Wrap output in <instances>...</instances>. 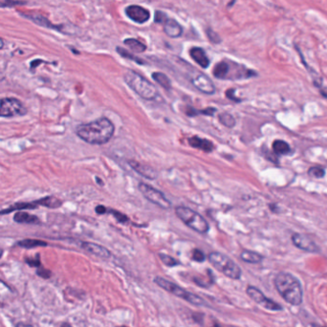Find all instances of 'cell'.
I'll return each mask as SVG.
<instances>
[{"instance_id":"cell-2","label":"cell","mask_w":327,"mask_h":327,"mask_svg":"<svg viewBox=\"0 0 327 327\" xmlns=\"http://www.w3.org/2000/svg\"><path fill=\"white\" fill-rule=\"evenodd\" d=\"M276 291L283 299L294 306L300 305L303 299L302 286L299 280L290 273H279L275 277Z\"/></svg>"},{"instance_id":"cell-22","label":"cell","mask_w":327,"mask_h":327,"mask_svg":"<svg viewBox=\"0 0 327 327\" xmlns=\"http://www.w3.org/2000/svg\"><path fill=\"white\" fill-rule=\"evenodd\" d=\"M240 258L243 261L247 262V263H251V264H257L262 261L263 257L261 255H259L258 253L253 252V251H243L241 253Z\"/></svg>"},{"instance_id":"cell-32","label":"cell","mask_w":327,"mask_h":327,"mask_svg":"<svg viewBox=\"0 0 327 327\" xmlns=\"http://www.w3.org/2000/svg\"><path fill=\"white\" fill-rule=\"evenodd\" d=\"M207 34H208V39H209L212 43L217 44V43H220V42H221V38H220V36L216 34L215 32H213L211 29H208V30H207Z\"/></svg>"},{"instance_id":"cell-11","label":"cell","mask_w":327,"mask_h":327,"mask_svg":"<svg viewBox=\"0 0 327 327\" xmlns=\"http://www.w3.org/2000/svg\"><path fill=\"white\" fill-rule=\"evenodd\" d=\"M292 242L297 248H298L302 251H305L308 253H319L320 252L319 246L305 235L298 234V233L293 234Z\"/></svg>"},{"instance_id":"cell-40","label":"cell","mask_w":327,"mask_h":327,"mask_svg":"<svg viewBox=\"0 0 327 327\" xmlns=\"http://www.w3.org/2000/svg\"><path fill=\"white\" fill-rule=\"evenodd\" d=\"M320 92H321V94H322V95H323L325 98H327V90H325V89L321 88Z\"/></svg>"},{"instance_id":"cell-41","label":"cell","mask_w":327,"mask_h":327,"mask_svg":"<svg viewBox=\"0 0 327 327\" xmlns=\"http://www.w3.org/2000/svg\"><path fill=\"white\" fill-rule=\"evenodd\" d=\"M17 327H33L32 326H29V325H24V324H18Z\"/></svg>"},{"instance_id":"cell-21","label":"cell","mask_w":327,"mask_h":327,"mask_svg":"<svg viewBox=\"0 0 327 327\" xmlns=\"http://www.w3.org/2000/svg\"><path fill=\"white\" fill-rule=\"evenodd\" d=\"M34 202L38 206L47 207V208H59L62 205L61 200L58 199L55 196H47V197L41 198L39 200H36Z\"/></svg>"},{"instance_id":"cell-6","label":"cell","mask_w":327,"mask_h":327,"mask_svg":"<svg viewBox=\"0 0 327 327\" xmlns=\"http://www.w3.org/2000/svg\"><path fill=\"white\" fill-rule=\"evenodd\" d=\"M175 213L189 228L199 234H206L209 229L206 219L189 208L177 207L175 208Z\"/></svg>"},{"instance_id":"cell-44","label":"cell","mask_w":327,"mask_h":327,"mask_svg":"<svg viewBox=\"0 0 327 327\" xmlns=\"http://www.w3.org/2000/svg\"><path fill=\"white\" fill-rule=\"evenodd\" d=\"M218 327V326H215V327Z\"/></svg>"},{"instance_id":"cell-28","label":"cell","mask_w":327,"mask_h":327,"mask_svg":"<svg viewBox=\"0 0 327 327\" xmlns=\"http://www.w3.org/2000/svg\"><path fill=\"white\" fill-rule=\"evenodd\" d=\"M20 247L26 248V249H33L35 247L39 246H46L47 243L44 241L36 240V239H25V240L19 241L17 243Z\"/></svg>"},{"instance_id":"cell-39","label":"cell","mask_w":327,"mask_h":327,"mask_svg":"<svg viewBox=\"0 0 327 327\" xmlns=\"http://www.w3.org/2000/svg\"><path fill=\"white\" fill-rule=\"evenodd\" d=\"M27 262H28V264H30V265H32V266H37V265H39V259H38V257L35 258L34 260H33V259L27 260Z\"/></svg>"},{"instance_id":"cell-30","label":"cell","mask_w":327,"mask_h":327,"mask_svg":"<svg viewBox=\"0 0 327 327\" xmlns=\"http://www.w3.org/2000/svg\"><path fill=\"white\" fill-rule=\"evenodd\" d=\"M159 258H161L162 262L165 265H167L169 267H174V266H177L179 264V261H177L175 258H172L171 256L165 255V254H160Z\"/></svg>"},{"instance_id":"cell-5","label":"cell","mask_w":327,"mask_h":327,"mask_svg":"<svg viewBox=\"0 0 327 327\" xmlns=\"http://www.w3.org/2000/svg\"><path fill=\"white\" fill-rule=\"evenodd\" d=\"M210 264L220 273L232 279H239L241 277L240 267L231 258L218 252H212L208 255Z\"/></svg>"},{"instance_id":"cell-25","label":"cell","mask_w":327,"mask_h":327,"mask_svg":"<svg viewBox=\"0 0 327 327\" xmlns=\"http://www.w3.org/2000/svg\"><path fill=\"white\" fill-rule=\"evenodd\" d=\"M123 43L134 53H143L147 50V46L135 38H127L123 41Z\"/></svg>"},{"instance_id":"cell-45","label":"cell","mask_w":327,"mask_h":327,"mask_svg":"<svg viewBox=\"0 0 327 327\" xmlns=\"http://www.w3.org/2000/svg\"></svg>"},{"instance_id":"cell-35","label":"cell","mask_w":327,"mask_h":327,"mask_svg":"<svg viewBox=\"0 0 327 327\" xmlns=\"http://www.w3.org/2000/svg\"><path fill=\"white\" fill-rule=\"evenodd\" d=\"M112 214L115 216V218L120 222V223H125L128 221V217L122 213H120L119 211H115V210H111Z\"/></svg>"},{"instance_id":"cell-43","label":"cell","mask_w":327,"mask_h":327,"mask_svg":"<svg viewBox=\"0 0 327 327\" xmlns=\"http://www.w3.org/2000/svg\"><path fill=\"white\" fill-rule=\"evenodd\" d=\"M2 256H3V250L0 249V258H2Z\"/></svg>"},{"instance_id":"cell-13","label":"cell","mask_w":327,"mask_h":327,"mask_svg":"<svg viewBox=\"0 0 327 327\" xmlns=\"http://www.w3.org/2000/svg\"><path fill=\"white\" fill-rule=\"evenodd\" d=\"M129 166L135 171V172L139 173L140 175H142L143 177L149 179V180H154L155 178L157 177V173L156 171L152 167L146 165V164H142L137 161L134 160H130L128 161Z\"/></svg>"},{"instance_id":"cell-38","label":"cell","mask_w":327,"mask_h":327,"mask_svg":"<svg viewBox=\"0 0 327 327\" xmlns=\"http://www.w3.org/2000/svg\"><path fill=\"white\" fill-rule=\"evenodd\" d=\"M95 210H96V212L99 213V214H103V213H105V212L107 211V210H106V208L102 206V205H99V206L96 207Z\"/></svg>"},{"instance_id":"cell-14","label":"cell","mask_w":327,"mask_h":327,"mask_svg":"<svg viewBox=\"0 0 327 327\" xmlns=\"http://www.w3.org/2000/svg\"><path fill=\"white\" fill-rule=\"evenodd\" d=\"M82 248L84 250H86V252H88L91 255H94L98 258H110L111 254L110 252L103 246H101L99 244L96 243H92V242H83L82 243Z\"/></svg>"},{"instance_id":"cell-34","label":"cell","mask_w":327,"mask_h":327,"mask_svg":"<svg viewBox=\"0 0 327 327\" xmlns=\"http://www.w3.org/2000/svg\"><path fill=\"white\" fill-rule=\"evenodd\" d=\"M192 259L197 261V262H203L205 260V255L202 251L196 249L193 251V254H192Z\"/></svg>"},{"instance_id":"cell-24","label":"cell","mask_w":327,"mask_h":327,"mask_svg":"<svg viewBox=\"0 0 327 327\" xmlns=\"http://www.w3.org/2000/svg\"><path fill=\"white\" fill-rule=\"evenodd\" d=\"M38 205H36L35 202H32V203H25V202H19L17 203L13 206L5 208L3 210L0 211V214H5V213H10L14 210H21V209H34Z\"/></svg>"},{"instance_id":"cell-17","label":"cell","mask_w":327,"mask_h":327,"mask_svg":"<svg viewBox=\"0 0 327 327\" xmlns=\"http://www.w3.org/2000/svg\"><path fill=\"white\" fill-rule=\"evenodd\" d=\"M189 144L192 148L203 150L205 152H210L214 149V146L210 141H208L207 139H202L198 136L189 138Z\"/></svg>"},{"instance_id":"cell-46","label":"cell","mask_w":327,"mask_h":327,"mask_svg":"<svg viewBox=\"0 0 327 327\" xmlns=\"http://www.w3.org/2000/svg\"></svg>"},{"instance_id":"cell-4","label":"cell","mask_w":327,"mask_h":327,"mask_svg":"<svg viewBox=\"0 0 327 327\" xmlns=\"http://www.w3.org/2000/svg\"><path fill=\"white\" fill-rule=\"evenodd\" d=\"M154 282L159 287L163 288L167 292L171 293L173 296L178 297L193 305H197V306H207L208 305L206 300L204 298H202L201 297H199L193 293L186 291L184 288L178 286L177 284L173 283L164 277L156 276L154 278Z\"/></svg>"},{"instance_id":"cell-1","label":"cell","mask_w":327,"mask_h":327,"mask_svg":"<svg viewBox=\"0 0 327 327\" xmlns=\"http://www.w3.org/2000/svg\"><path fill=\"white\" fill-rule=\"evenodd\" d=\"M115 127L107 118H100L78 126L76 133L82 140L91 145L106 144L114 134Z\"/></svg>"},{"instance_id":"cell-42","label":"cell","mask_w":327,"mask_h":327,"mask_svg":"<svg viewBox=\"0 0 327 327\" xmlns=\"http://www.w3.org/2000/svg\"><path fill=\"white\" fill-rule=\"evenodd\" d=\"M3 46H4V42H3L2 38L0 37V49H2V48H3Z\"/></svg>"},{"instance_id":"cell-8","label":"cell","mask_w":327,"mask_h":327,"mask_svg":"<svg viewBox=\"0 0 327 327\" xmlns=\"http://www.w3.org/2000/svg\"><path fill=\"white\" fill-rule=\"evenodd\" d=\"M139 189L143 193L145 198L148 199L152 204L160 207L161 208H164V209L171 208V207H172L171 201L160 190L154 189L153 187H151L146 183H143V182L139 184Z\"/></svg>"},{"instance_id":"cell-33","label":"cell","mask_w":327,"mask_h":327,"mask_svg":"<svg viewBox=\"0 0 327 327\" xmlns=\"http://www.w3.org/2000/svg\"><path fill=\"white\" fill-rule=\"evenodd\" d=\"M169 19V17H167V15L161 11H157L155 13V22L159 23V24H164L167 20Z\"/></svg>"},{"instance_id":"cell-9","label":"cell","mask_w":327,"mask_h":327,"mask_svg":"<svg viewBox=\"0 0 327 327\" xmlns=\"http://www.w3.org/2000/svg\"><path fill=\"white\" fill-rule=\"evenodd\" d=\"M246 292L255 302H257L258 304L265 309L270 310V311H281L282 310V306L280 304H278L273 299L268 298L263 293L255 286H248Z\"/></svg>"},{"instance_id":"cell-31","label":"cell","mask_w":327,"mask_h":327,"mask_svg":"<svg viewBox=\"0 0 327 327\" xmlns=\"http://www.w3.org/2000/svg\"><path fill=\"white\" fill-rule=\"evenodd\" d=\"M117 52L120 54L122 58L129 59L134 60V61H136V62L140 63V64H143V63H144V61H143L142 59H138L137 57H135L133 54H131V53H129V52L125 51L124 49H122V48H120V47H118V48H117Z\"/></svg>"},{"instance_id":"cell-7","label":"cell","mask_w":327,"mask_h":327,"mask_svg":"<svg viewBox=\"0 0 327 327\" xmlns=\"http://www.w3.org/2000/svg\"><path fill=\"white\" fill-rule=\"evenodd\" d=\"M27 114L25 105L16 98L0 99V117L13 118Z\"/></svg>"},{"instance_id":"cell-23","label":"cell","mask_w":327,"mask_h":327,"mask_svg":"<svg viewBox=\"0 0 327 327\" xmlns=\"http://www.w3.org/2000/svg\"><path fill=\"white\" fill-rule=\"evenodd\" d=\"M273 150L276 155H288L291 151V148L285 141L275 140L273 143Z\"/></svg>"},{"instance_id":"cell-16","label":"cell","mask_w":327,"mask_h":327,"mask_svg":"<svg viewBox=\"0 0 327 327\" xmlns=\"http://www.w3.org/2000/svg\"><path fill=\"white\" fill-rule=\"evenodd\" d=\"M189 55L191 59L202 68H208V66L209 65V59L202 48L193 47L190 49Z\"/></svg>"},{"instance_id":"cell-27","label":"cell","mask_w":327,"mask_h":327,"mask_svg":"<svg viewBox=\"0 0 327 327\" xmlns=\"http://www.w3.org/2000/svg\"><path fill=\"white\" fill-rule=\"evenodd\" d=\"M218 120L220 121V123H222L223 125L229 128H232L236 125V119L234 118L233 115H231L228 112H223V113L219 114Z\"/></svg>"},{"instance_id":"cell-20","label":"cell","mask_w":327,"mask_h":327,"mask_svg":"<svg viewBox=\"0 0 327 327\" xmlns=\"http://www.w3.org/2000/svg\"><path fill=\"white\" fill-rule=\"evenodd\" d=\"M15 297L13 290L2 280H0V303L6 304L12 301Z\"/></svg>"},{"instance_id":"cell-36","label":"cell","mask_w":327,"mask_h":327,"mask_svg":"<svg viewBox=\"0 0 327 327\" xmlns=\"http://www.w3.org/2000/svg\"><path fill=\"white\" fill-rule=\"evenodd\" d=\"M215 108H206V109H203V110H199V114H203V115H206V116H212L215 112Z\"/></svg>"},{"instance_id":"cell-37","label":"cell","mask_w":327,"mask_h":327,"mask_svg":"<svg viewBox=\"0 0 327 327\" xmlns=\"http://www.w3.org/2000/svg\"><path fill=\"white\" fill-rule=\"evenodd\" d=\"M234 93H235V89H230L227 91V97L230 98L231 100H234V101H238L239 102V99H237L235 96H234Z\"/></svg>"},{"instance_id":"cell-18","label":"cell","mask_w":327,"mask_h":327,"mask_svg":"<svg viewBox=\"0 0 327 327\" xmlns=\"http://www.w3.org/2000/svg\"><path fill=\"white\" fill-rule=\"evenodd\" d=\"M14 220L17 223L20 224H37L39 223V219L37 216L31 214L27 211L19 210L14 216Z\"/></svg>"},{"instance_id":"cell-15","label":"cell","mask_w":327,"mask_h":327,"mask_svg":"<svg viewBox=\"0 0 327 327\" xmlns=\"http://www.w3.org/2000/svg\"><path fill=\"white\" fill-rule=\"evenodd\" d=\"M164 32L167 35L171 36L172 38H176V37H179L182 35L183 28L175 19L169 18L164 23Z\"/></svg>"},{"instance_id":"cell-3","label":"cell","mask_w":327,"mask_h":327,"mask_svg":"<svg viewBox=\"0 0 327 327\" xmlns=\"http://www.w3.org/2000/svg\"><path fill=\"white\" fill-rule=\"evenodd\" d=\"M124 82L144 100L151 101L157 97L156 86L133 70H127L124 73Z\"/></svg>"},{"instance_id":"cell-12","label":"cell","mask_w":327,"mask_h":327,"mask_svg":"<svg viewBox=\"0 0 327 327\" xmlns=\"http://www.w3.org/2000/svg\"><path fill=\"white\" fill-rule=\"evenodd\" d=\"M125 14L136 23H145L149 19V12L142 6L130 5L125 9Z\"/></svg>"},{"instance_id":"cell-29","label":"cell","mask_w":327,"mask_h":327,"mask_svg":"<svg viewBox=\"0 0 327 327\" xmlns=\"http://www.w3.org/2000/svg\"><path fill=\"white\" fill-rule=\"evenodd\" d=\"M308 175L312 178L321 179V178L325 177L326 171H325L324 168H321V167H312V168H310L309 171H308Z\"/></svg>"},{"instance_id":"cell-19","label":"cell","mask_w":327,"mask_h":327,"mask_svg":"<svg viewBox=\"0 0 327 327\" xmlns=\"http://www.w3.org/2000/svg\"><path fill=\"white\" fill-rule=\"evenodd\" d=\"M229 68H230V61L222 60L214 66L212 71L213 76L219 80H226L228 79Z\"/></svg>"},{"instance_id":"cell-26","label":"cell","mask_w":327,"mask_h":327,"mask_svg":"<svg viewBox=\"0 0 327 327\" xmlns=\"http://www.w3.org/2000/svg\"><path fill=\"white\" fill-rule=\"evenodd\" d=\"M152 78L154 80L155 82L164 87L165 89H171L172 87V83H171V80L169 79V77L167 75H165L164 73H161V72H155L152 74Z\"/></svg>"},{"instance_id":"cell-10","label":"cell","mask_w":327,"mask_h":327,"mask_svg":"<svg viewBox=\"0 0 327 327\" xmlns=\"http://www.w3.org/2000/svg\"><path fill=\"white\" fill-rule=\"evenodd\" d=\"M190 82L197 90L207 95H211L215 92V86L212 81L203 73L194 71L190 77Z\"/></svg>"}]
</instances>
